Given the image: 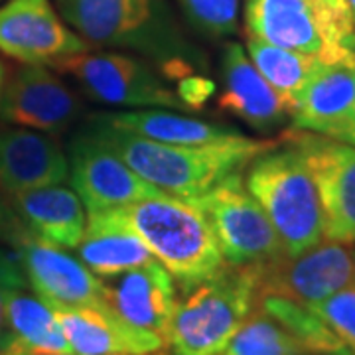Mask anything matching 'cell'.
Masks as SVG:
<instances>
[{
    "label": "cell",
    "instance_id": "28",
    "mask_svg": "<svg viewBox=\"0 0 355 355\" xmlns=\"http://www.w3.org/2000/svg\"><path fill=\"white\" fill-rule=\"evenodd\" d=\"M310 308L330 326L347 352L355 355V282Z\"/></svg>",
    "mask_w": 355,
    "mask_h": 355
},
{
    "label": "cell",
    "instance_id": "7",
    "mask_svg": "<svg viewBox=\"0 0 355 355\" xmlns=\"http://www.w3.org/2000/svg\"><path fill=\"white\" fill-rule=\"evenodd\" d=\"M69 76L91 101L130 109L188 111L158 67L127 51H81L53 65Z\"/></svg>",
    "mask_w": 355,
    "mask_h": 355
},
{
    "label": "cell",
    "instance_id": "4",
    "mask_svg": "<svg viewBox=\"0 0 355 355\" xmlns=\"http://www.w3.org/2000/svg\"><path fill=\"white\" fill-rule=\"evenodd\" d=\"M249 193L265 209L286 257H296L324 239V214L316 184L300 153L275 146L243 172Z\"/></svg>",
    "mask_w": 355,
    "mask_h": 355
},
{
    "label": "cell",
    "instance_id": "21",
    "mask_svg": "<svg viewBox=\"0 0 355 355\" xmlns=\"http://www.w3.org/2000/svg\"><path fill=\"white\" fill-rule=\"evenodd\" d=\"M76 249L83 265L99 279H111L154 259L146 243L128 227L116 209L89 214L85 233Z\"/></svg>",
    "mask_w": 355,
    "mask_h": 355
},
{
    "label": "cell",
    "instance_id": "36",
    "mask_svg": "<svg viewBox=\"0 0 355 355\" xmlns=\"http://www.w3.org/2000/svg\"><path fill=\"white\" fill-rule=\"evenodd\" d=\"M347 4H349V10L354 14V20H355V0H347Z\"/></svg>",
    "mask_w": 355,
    "mask_h": 355
},
{
    "label": "cell",
    "instance_id": "35",
    "mask_svg": "<svg viewBox=\"0 0 355 355\" xmlns=\"http://www.w3.org/2000/svg\"><path fill=\"white\" fill-rule=\"evenodd\" d=\"M2 87H4V67L0 64V95H2Z\"/></svg>",
    "mask_w": 355,
    "mask_h": 355
},
{
    "label": "cell",
    "instance_id": "30",
    "mask_svg": "<svg viewBox=\"0 0 355 355\" xmlns=\"http://www.w3.org/2000/svg\"><path fill=\"white\" fill-rule=\"evenodd\" d=\"M176 87V95L188 111H202L209 103V99L216 95L214 79L203 76L202 71H196V73L178 79Z\"/></svg>",
    "mask_w": 355,
    "mask_h": 355
},
{
    "label": "cell",
    "instance_id": "33",
    "mask_svg": "<svg viewBox=\"0 0 355 355\" xmlns=\"http://www.w3.org/2000/svg\"><path fill=\"white\" fill-rule=\"evenodd\" d=\"M0 355H24V354H22V349H16V347H8V349L0 352Z\"/></svg>",
    "mask_w": 355,
    "mask_h": 355
},
{
    "label": "cell",
    "instance_id": "18",
    "mask_svg": "<svg viewBox=\"0 0 355 355\" xmlns=\"http://www.w3.org/2000/svg\"><path fill=\"white\" fill-rule=\"evenodd\" d=\"M221 81L219 109L241 119L254 130L270 132L291 119L277 91L259 73L239 42H227L223 48Z\"/></svg>",
    "mask_w": 355,
    "mask_h": 355
},
{
    "label": "cell",
    "instance_id": "22",
    "mask_svg": "<svg viewBox=\"0 0 355 355\" xmlns=\"http://www.w3.org/2000/svg\"><path fill=\"white\" fill-rule=\"evenodd\" d=\"M97 119H101L113 127L137 132L140 137L166 142V144H180V146L227 144V142H235L245 137L235 128L219 125L214 121L188 116L182 111L172 113V111L158 109V107L97 114Z\"/></svg>",
    "mask_w": 355,
    "mask_h": 355
},
{
    "label": "cell",
    "instance_id": "13",
    "mask_svg": "<svg viewBox=\"0 0 355 355\" xmlns=\"http://www.w3.org/2000/svg\"><path fill=\"white\" fill-rule=\"evenodd\" d=\"M12 243L26 280L46 302L65 308H109L103 279L93 275L79 257L30 235L22 225L14 233Z\"/></svg>",
    "mask_w": 355,
    "mask_h": 355
},
{
    "label": "cell",
    "instance_id": "3",
    "mask_svg": "<svg viewBox=\"0 0 355 355\" xmlns=\"http://www.w3.org/2000/svg\"><path fill=\"white\" fill-rule=\"evenodd\" d=\"M180 284L191 291L227 265L203 214L188 200L154 196L116 209Z\"/></svg>",
    "mask_w": 355,
    "mask_h": 355
},
{
    "label": "cell",
    "instance_id": "37",
    "mask_svg": "<svg viewBox=\"0 0 355 355\" xmlns=\"http://www.w3.org/2000/svg\"><path fill=\"white\" fill-rule=\"evenodd\" d=\"M354 263H355V249H354Z\"/></svg>",
    "mask_w": 355,
    "mask_h": 355
},
{
    "label": "cell",
    "instance_id": "34",
    "mask_svg": "<svg viewBox=\"0 0 355 355\" xmlns=\"http://www.w3.org/2000/svg\"><path fill=\"white\" fill-rule=\"evenodd\" d=\"M22 354L24 355H73V354H44V352H24V349H22Z\"/></svg>",
    "mask_w": 355,
    "mask_h": 355
},
{
    "label": "cell",
    "instance_id": "19",
    "mask_svg": "<svg viewBox=\"0 0 355 355\" xmlns=\"http://www.w3.org/2000/svg\"><path fill=\"white\" fill-rule=\"evenodd\" d=\"M354 105L355 65L322 64L292 107V128L340 140Z\"/></svg>",
    "mask_w": 355,
    "mask_h": 355
},
{
    "label": "cell",
    "instance_id": "12",
    "mask_svg": "<svg viewBox=\"0 0 355 355\" xmlns=\"http://www.w3.org/2000/svg\"><path fill=\"white\" fill-rule=\"evenodd\" d=\"M67 162L71 188L87 214L119 209L146 198L164 196V191L142 180L121 156L85 130L69 142Z\"/></svg>",
    "mask_w": 355,
    "mask_h": 355
},
{
    "label": "cell",
    "instance_id": "23",
    "mask_svg": "<svg viewBox=\"0 0 355 355\" xmlns=\"http://www.w3.org/2000/svg\"><path fill=\"white\" fill-rule=\"evenodd\" d=\"M6 347L44 354H71L55 310L38 294L16 288L6 302ZM2 349V352H4Z\"/></svg>",
    "mask_w": 355,
    "mask_h": 355
},
{
    "label": "cell",
    "instance_id": "24",
    "mask_svg": "<svg viewBox=\"0 0 355 355\" xmlns=\"http://www.w3.org/2000/svg\"><path fill=\"white\" fill-rule=\"evenodd\" d=\"M245 51L254 67L259 69V73L265 77L266 83L277 91L288 114L298 95L310 81V77L314 76L318 67L322 65V62L314 55L286 50V48H280L254 36H247Z\"/></svg>",
    "mask_w": 355,
    "mask_h": 355
},
{
    "label": "cell",
    "instance_id": "20",
    "mask_svg": "<svg viewBox=\"0 0 355 355\" xmlns=\"http://www.w3.org/2000/svg\"><path fill=\"white\" fill-rule=\"evenodd\" d=\"M16 221L30 235L64 249H76L81 241L87 211L73 188L64 184L10 196Z\"/></svg>",
    "mask_w": 355,
    "mask_h": 355
},
{
    "label": "cell",
    "instance_id": "25",
    "mask_svg": "<svg viewBox=\"0 0 355 355\" xmlns=\"http://www.w3.org/2000/svg\"><path fill=\"white\" fill-rule=\"evenodd\" d=\"M257 306L272 316L302 347L304 355H352L330 326L310 306L292 302L288 298L263 294Z\"/></svg>",
    "mask_w": 355,
    "mask_h": 355
},
{
    "label": "cell",
    "instance_id": "2",
    "mask_svg": "<svg viewBox=\"0 0 355 355\" xmlns=\"http://www.w3.org/2000/svg\"><path fill=\"white\" fill-rule=\"evenodd\" d=\"M85 132L121 156V160L142 180L182 200L202 196L223 178L245 172L259 154L279 146L277 140L253 137L211 146L166 144L113 127L97 116L91 119Z\"/></svg>",
    "mask_w": 355,
    "mask_h": 355
},
{
    "label": "cell",
    "instance_id": "32",
    "mask_svg": "<svg viewBox=\"0 0 355 355\" xmlns=\"http://www.w3.org/2000/svg\"><path fill=\"white\" fill-rule=\"evenodd\" d=\"M340 142H345V144H349V146H355V105L354 111L349 114V121H347V125L343 128L342 137H340Z\"/></svg>",
    "mask_w": 355,
    "mask_h": 355
},
{
    "label": "cell",
    "instance_id": "26",
    "mask_svg": "<svg viewBox=\"0 0 355 355\" xmlns=\"http://www.w3.org/2000/svg\"><path fill=\"white\" fill-rule=\"evenodd\" d=\"M219 355H304V352L275 318L254 306Z\"/></svg>",
    "mask_w": 355,
    "mask_h": 355
},
{
    "label": "cell",
    "instance_id": "16",
    "mask_svg": "<svg viewBox=\"0 0 355 355\" xmlns=\"http://www.w3.org/2000/svg\"><path fill=\"white\" fill-rule=\"evenodd\" d=\"M65 180L69 162L55 135L16 125L0 127V190L18 196Z\"/></svg>",
    "mask_w": 355,
    "mask_h": 355
},
{
    "label": "cell",
    "instance_id": "15",
    "mask_svg": "<svg viewBox=\"0 0 355 355\" xmlns=\"http://www.w3.org/2000/svg\"><path fill=\"white\" fill-rule=\"evenodd\" d=\"M107 306L139 330L160 336L168 343V328L176 308V282L160 261L103 279Z\"/></svg>",
    "mask_w": 355,
    "mask_h": 355
},
{
    "label": "cell",
    "instance_id": "14",
    "mask_svg": "<svg viewBox=\"0 0 355 355\" xmlns=\"http://www.w3.org/2000/svg\"><path fill=\"white\" fill-rule=\"evenodd\" d=\"M81 111L83 105L76 91L48 65L22 64L0 95V119L4 123L55 137L76 125Z\"/></svg>",
    "mask_w": 355,
    "mask_h": 355
},
{
    "label": "cell",
    "instance_id": "29",
    "mask_svg": "<svg viewBox=\"0 0 355 355\" xmlns=\"http://www.w3.org/2000/svg\"><path fill=\"white\" fill-rule=\"evenodd\" d=\"M26 277L18 257L0 249V352L6 347V302L16 288L26 286Z\"/></svg>",
    "mask_w": 355,
    "mask_h": 355
},
{
    "label": "cell",
    "instance_id": "8",
    "mask_svg": "<svg viewBox=\"0 0 355 355\" xmlns=\"http://www.w3.org/2000/svg\"><path fill=\"white\" fill-rule=\"evenodd\" d=\"M188 202L207 219L227 265H263L286 257L265 209L247 190L243 172L223 178Z\"/></svg>",
    "mask_w": 355,
    "mask_h": 355
},
{
    "label": "cell",
    "instance_id": "5",
    "mask_svg": "<svg viewBox=\"0 0 355 355\" xmlns=\"http://www.w3.org/2000/svg\"><path fill=\"white\" fill-rule=\"evenodd\" d=\"M243 18L247 36L326 65H355V20L347 0H245Z\"/></svg>",
    "mask_w": 355,
    "mask_h": 355
},
{
    "label": "cell",
    "instance_id": "17",
    "mask_svg": "<svg viewBox=\"0 0 355 355\" xmlns=\"http://www.w3.org/2000/svg\"><path fill=\"white\" fill-rule=\"evenodd\" d=\"M73 355H153L166 343L160 336L123 322L111 308L53 306Z\"/></svg>",
    "mask_w": 355,
    "mask_h": 355
},
{
    "label": "cell",
    "instance_id": "27",
    "mask_svg": "<svg viewBox=\"0 0 355 355\" xmlns=\"http://www.w3.org/2000/svg\"><path fill=\"white\" fill-rule=\"evenodd\" d=\"M182 14L200 34L223 40L237 34L241 0H176Z\"/></svg>",
    "mask_w": 355,
    "mask_h": 355
},
{
    "label": "cell",
    "instance_id": "9",
    "mask_svg": "<svg viewBox=\"0 0 355 355\" xmlns=\"http://www.w3.org/2000/svg\"><path fill=\"white\" fill-rule=\"evenodd\" d=\"M259 296L275 294L302 306H314L355 282L349 243L322 239L296 257H280L257 265Z\"/></svg>",
    "mask_w": 355,
    "mask_h": 355
},
{
    "label": "cell",
    "instance_id": "10",
    "mask_svg": "<svg viewBox=\"0 0 355 355\" xmlns=\"http://www.w3.org/2000/svg\"><path fill=\"white\" fill-rule=\"evenodd\" d=\"M282 140L300 153L312 174L324 214V237L355 243V146L298 128H291Z\"/></svg>",
    "mask_w": 355,
    "mask_h": 355
},
{
    "label": "cell",
    "instance_id": "31",
    "mask_svg": "<svg viewBox=\"0 0 355 355\" xmlns=\"http://www.w3.org/2000/svg\"><path fill=\"white\" fill-rule=\"evenodd\" d=\"M18 229H20V223L8 219V217L4 216V211L0 209V235H8V239H12L14 233H16Z\"/></svg>",
    "mask_w": 355,
    "mask_h": 355
},
{
    "label": "cell",
    "instance_id": "1",
    "mask_svg": "<svg viewBox=\"0 0 355 355\" xmlns=\"http://www.w3.org/2000/svg\"><path fill=\"white\" fill-rule=\"evenodd\" d=\"M89 46L123 50L158 67L170 83L207 71L203 51L188 38L170 0H51Z\"/></svg>",
    "mask_w": 355,
    "mask_h": 355
},
{
    "label": "cell",
    "instance_id": "6",
    "mask_svg": "<svg viewBox=\"0 0 355 355\" xmlns=\"http://www.w3.org/2000/svg\"><path fill=\"white\" fill-rule=\"evenodd\" d=\"M259 300L257 265H225L184 292L168 328L174 355H219Z\"/></svg>",
    "mask_w": 355,
    "mask_h": 355
},
{
    "label": "cell",
    "instance_id": "11",
    "mask_svg": "<svg viewBox=\"0 0 355 355\" xmlns=\"http://www.w3.org/2000/svg\"><path fill=\"white\" fill-rule=\"evenodd\" d=\"M89 48L65 24L51 0H4L0 4V51L20 64L53 67Z\"/></svg>",
    "mask_w": 355,
    "mask_h": 355
}]
</instances>
